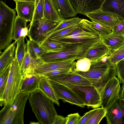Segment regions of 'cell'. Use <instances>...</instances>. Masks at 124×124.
<instances>
[{"label": "cell", "mask_w": 124, "mask_h": 124, "mask_svg": "<svg viewBox=\"0 0 124 124\" xmlns=\"http://www.w3.org/2000/svg\"><path fill=\"white\" fill-rule=\"evenodd\" d=\"M85 16L92 21L108 27L112 30L122 20L115 15L101 9L86 14Z\"/></svg>", "instance_id": "cell-13"}, {"label": "cell", "mask_w": 124, "mask_h": 124, "mask_svg": "<svg viewBox=\"0 0 124 124\" xmlns=\"http://www.w3.org/2000/svg\"><path fill=\"white\" fill-rule=\"evenodd\" d=\"M89 22L101 37L109 35L112 33V29L108 27L93 21L89 20Z\"/></svg>", "instance_id": "cell-32"}, {"label": "cell", "mask_w": 124, "mask_h": 124, "mask_svg": "<svg viewBox=\"0 0 124 124\" xmlns=\"http://www.w3.org/2000/svg\"><path fill=\"white\" fill-rule=\"evenodd\" d=\"M101 39L92 40L75 47H65L60 52H45L40 59L44 62H50L70 60H75L83 58L88 50Z\"/></svg>", "instance_id": "cell-5"}, {"label": "cell", "mask_w": 124, "mask_h": 124, "mask_svg": "<svg viewBox=\"0 0 124 124\" xmlns=\"http://www.w3.org/2000/svg\"><path fill=\"white\" fill-rule=\"evenodd\" d=\"M26 45V50L30 55L33 63L40 59L41 56L46 52L39 43L30 39L27 40Z\"/></svg>", "instance_id": "cell-27"}, {"label": "cell", "mask_w": 124, "mask_h": 124, "mask_svg": "<svg viewBox=\"0 0 124 124\" xmlns=\"http://www.w3.org/2000/svg\"><path fill=\"white\" fill-rule=\"evenodd\" d=\"M73 72L88 80L91 83L93 81L95 76L96 70L90 68L86 72H83L73 70Z\"/></svg>", "instance_id": "cell-39"}, {"label": "cell", "mask_w": 124, "mask_h": 124, "mask_svg": "<svg viewBox=\"0 0 124 124\" xmlns=\"http://www.w3.org/2000/svg\"><path fill=\"white\" fill-rule=\"evenodd\" d=\"M122 100L123 101V102H124V98L122 99Z\"/></svg>", "instance_id": "cell-49"}, {"label": "cell", "mask_w": 124, "mask_h": 124, "mask_svg": "<svg viewBox=\"0 0 124 124\" xmlns=\"http://www.w3.org/2000/svg\"><path fill=\"white\" fill-rule=\"evenodd\" d=\"M124 20V0H106L101 8Z\"/></svg>", "instance_id": "cell-21"}, {"label": "cell", "mask_w": 124, "mask_h": 124, "mask_svg": "<svg viewBox=\"0 0 124 124\" xmlns=\"http://www.w3.org/2000/svg\"><path fill=\"white\" fill-rule=\"evenodd\" d=\"M107 57L110 62L116 64L124 58V45L116 50L111 51Z\"/></svg>", "instance_id": "cell-30"}, {"label": "cell", "mask_w": 124, "mask_h": 124, "mask_svg": "<svg viewBox=\"0 0 124 124\" xmlns=\"http://www.w3.org/2000/svg\"><path fill=\"white\" fill-rule=\"evenodd\" d=\"M101 39V36L90 24L89 20L83 19L79 25L71 31L62 37L48 40L68 48L77 47L90 41Z\"/></svg>", "instance_id": "cell-1"}, {"label": "cell", "mask_w": 124, "mask_h": 124, "mask_svg": "<svg viewBox=\"0 0 124 124\" xmlns=\"http://www.w3.org/2000/svg\"><path fill=\"white\" fill-rule=\"evenodd\" d=\"M16 9L17 16L27 22H31L34 10V2L23 1H15Z\"/></svg>", "instance_id": "cell-19"}, {"label": "cell", "mask_w": 124, "mask_h": 124, "mask_svg": "<svg viewBox=\"0 0 124 124\" xmlns=\"http://www.w3.org/2000/svg\"><path fill=\"white\" fill-rule=\"evenodd\" d=\"M91 64V61L88 59L83 58L79 59L76 63L74 70L86 72L90 69Z\"/></svg>", "instance_id": "cell-36"}, {"label": "cell", "mask_w": 124, "mask_h": 124, "mask_svg": "<svg viewBox=\"0 0 124 124\" xmlns=\"http://www.w3.org/2000/svg\"><path fill=\"white\" fill-rule=\"evenodd\" d=\"M105 117L108 124H124V104L119 97L107 109Z\"/></svg>", "instance_id": "cell-14"}, {"label": "cell", "mask_w": 124, "mask_h": 124, "mask_svg": "<svg viewBox=\"0 0 124 124\" xmlns=\"http://www.w3.org/2000/svg\"><path fill=\"white\" fill-rule=\"evenodd\" d=\"M78 24L64 28L54 32L49 36L46 40H50L62 37L71 31L79 25Z\"/></svg>", "instance_id": "cell-33"}, {"label": "cell", "mask_w": 124, "mask_h": 124, "mask_svg": "<svg viewBox=\"0 0 124 124\" xmlns=\"http://www.w3.org/2000/svg\"><path fill=\"white\" fill-rule=\"evenodd\" d=\"M32 62V60L30 55L26 50L22 66V71L23 74L30 70Z\"/></svg>", "instance_id": "cell-38"}, {"label": "cell", "mask_w": 124, "mask_h": 124, "mask_svg": "<svg viewBox=\"0 0 124 124\" xmlns=\"http://www.w3.org/2000/svg\"><path fill=\"white\" fill-rule=\"evenodd\" d=\"M15 1H27V2H35V0H13Z\"/></svg>", "instance_id": "cell-47"}, {"label": "cell", "mask_w": 124, "mask_h": 124, "mask_svg": "<svg viewBox=\"0 0 124 124\" xmlns=\"http://www.w3.org/2000/svg\"><path fill=\"white\" fill-rule=\"evenodd\" d=\"M69 0L78 14L85 15L101 9L106 0Z\"/></svg>", "instance_id": "cell-15"}, {"label": "cell", "mask_w": 124, "mask_h": 124, "mask_svg": "<svg viewBox=\"0 0 124 124\" xmlns=\"http://www.w3.org/2000/svg\"><path fill=\"white\" fill-rule=\"evenodd\" d=\"M27 22L16 16L13 28V40L16 41L19 39L28 36L29 30Z\"/></svg>", "instance_id": "cell-23"}, {"label": "cell", "mask_w": 124, "mask_h": 124, "mask_svg": "<svg viewBox=\"0 0 124 124\" xmlns=\"http://www.w3.org/2000/svg\"><path fill=\"white\" fill-rule=\"evenodd\" d=\"M39 89L54 103L60 106L59 99L46 77L41 76L39 81Z\"/></svg>", "instance_id": "cell-24"}, {"label": "cell", "mask_w": 124, "mask_h": 124, "mask_svg": "<svg viewBox=\"0 0 124 124\" xmlns=\"http://www.w3.org/2000/svg\"><path fill=\"white\" fill-rule=\"evenodd\" d=\"M35 4L34 13L31 21L43 17L44 0H35Z\"/></svg>", "instance_id": "cell-34"}, {"label": "cell", "mask_w": 124, "mask_h": 124, "mask_svg": "<svg viewBox=\"0 0 124 124\" xmlns=\"http://www.w3.org/2000/svg\"><path fill=\"white\" fill-rule=\"evenodd\" d=\"M41 77L40 75L31 72L23 74L21 92L30 94L38 89Z\"/></svg>", "instance_id": "cell-18"}, {"label": "cell", "mask_w": 124, "mask_h": 124, "mask_svg": "<svg viewBox=\"0 0 124 124\" xmlns=\"http://www.w3.org/2000/svg\"><path fill=\"white\" fill-rule=\"evenodd\" d=\"M72 90L88 108L95 109L101 106L100 92L92 85H63Z\"/></svg>", "instance_id": "cell-7"}, {"label": "cell", "mask_w": 124, "mask_h": 124, "mask_svg": "<svg viewBox=\"0 0 124 124\" xmlns=\"http://www.w3.org/2000/svg\"><path fill=\"white\" fill-rule=\"evenodd\" d=\"M46 77L48 80L62 85H92L88 80L75 73L72 71L68 73Z\"/></svg>", "instance_id": "cell-16"}, {"label": "cell", "mask_w": 124, "mask_h": 124, "mask_svg": "<svg viewBox=\"0 0 124 124\" xmlns=\"http://www.w3.org/2000/svg\"><path fill=\"white\" fill-rule=\"evenodd\" d=\"M23 37L18 39L16 42V45L15 56L18 60L19 65L22 68L24 58L26 54V44L25 42V38Z\"/></svg>", "instance_id": "cell-28"}, {"label": "cell", "mask_w": 124, "mask_h": 124, "mask_svg": "<svg viewBox=\"0 0 124 124\" xmlns=\"http://www.w3.org/2000/svg\"><path fill=\"white\" fill-rule=\"evenodd\" d=\"M60 17L62 19L74 17L78 14L69 0H52Z\"/></svg>", "instance_id": "cell-20"}, {"label": "cell", "mask_w": 124, "mask_h": 124, "mask_svg": "<svg viewBox=\"0 0 124 124\" xmlns=\"http://www.w3.org/2000/svg\"><path fill=\"white\" fill-rule=\"evenodd\" d=\"M99 108L94 109L86 112L83 116L80 117L77 124H86L98 110Z\"/></svg>", "instance_id": "cell-42"}, {"label": "cell", "mask_w": 124, "mask_h": 124, "mask_svg": "<svg viewBox=\"0 0 124 124\" xmlns=\"http://www.w3.org/2000/svg\"><path fill=\"white\" fill-rule=\"evenodd\" d=\"M112 30V32L114 34L123 36L124 34V20H122L114 27Z\"/></svg>", "instance_id": "cell-44"}, {"label": "cell", "mask_w": 124, "mask_h": 124, "mask_svg": "<svg viewBox=\"0 0 124 124\" xmlns=\"http://www.w3.org/2000/svg\"><path fill=\"white\" fill-rule=\"evenodd\" d=\"M67 118L62 116L56 115L54 118L53 124H66Z\"/></svg>", "instance_id": "cell-45"}, {"label": "cell", "mask_w": 124, "mask_h": 124, "mask_svg": "<svg viewBox=\"0 0 124 124\" xmlns=\"http://www.w3.org/2000/svg\"><path fill=\"white\" fill-rule=\"evenodd\" d=\"M43 17L57 22L63 20L60 17L52 0H44Z\"/></svg>", "instance_id": "cell-25"}, {"label": "cell", "mask_w": 124, "mask_h": 124, "mask_svg": "<svg viewBox=\"0 0 124 124\" xmlns=\"http://www.w3.org/2000/svg\"><path fill=\"white\" fill-rule=\"evenodd\" d=\"M103 42L109 47L111 51L116 50L124 45V37L123 35L112 33L101 37Z\"/></svg>", "instance_id": "cell-26"}, {"label": "cell", "mask_w": 124, "mask_h": 124, "mask_svg": "<svg viewBox=\"0 0 124 124\" xmlns=\"http://www.w3.org/2000/svg\"><path fill=\"white\" fill-rule=\"evenodd\" d=\"M15 9L9 7L0 1V45L4 47L10 45L13 40V28L16 17Z\"/></svg>", "instance_id": "cell-6"}, {"label": "cell", "mask_w": 124, "mask_h": 124, "mask_svg": "<svg viewBox=\"0 0 124 124\" xmlns=\"http://www.w3.org/2000/svg\"><path fill=\"white\" fill-rule=\"evenodd\" d=\"M73 69L67 68L57 69L44 73L40 75L46 77H49L69 73L72 71Z\"/></svg>", "instance_id": "cell-41"}, {"label": "cell", "mask_w": 124, "mask_h": 124, "mask_svg": "<svg viewBox=\"0 0 124 124\" xmlns=\"http://www.w3.org/2000/svg\"><path fill=\"white\" fill-rule=\"evenodd\" d=\"M107 109L102 108H99L98 110L86 124H98L105 116Z\"/></svg>", "instance_id": "cell-35"}, {"label": "cell", "mask_w": 124, "mask_h": 124, "mask_svg": "<svg viewBox=\"0 0 124 124\" xmlns=\"http://www.w3.org/2000/svg\"><path fill=\"white\" fill-rule=\"evenodd\" d=\"M47 80L59 99L81 108L85 107L84 102L69 88L62 84Z\"/></svg>", "instance_id": "cell-11"}, {"label": "cell", "mask_w": 124, "mask_h": 124, "mask_svg": "<svg viewBox=\"0 0 124 124\" xmlns=\"http://www.w3.org/2000/svg\"><path fill=\"white\" fill-rule=\"evenodd\" d=\"M82 19L77 17L63 20L55 28L49 32L48 36L52 33L64 28L79 23Z\"/></svg>", "instance_id": "cell-31"}, {"label": "cell", "mask_w": 124, "mask_h": 124, "mask_svg": "<svg viewBox=\"0 0 124 124\" xmlns=\"http://www.w3.org/2000/svg\"><path fill=\"white\" fill-rule=\"evenodd\" d=\"M30 94L20 92L12 104L4 106L0 111V124H24V109Z\"/></svg>", "instance_id": "cell-4"}, {"label": "cell", "mask_w": 124, "mask_h": 124, "mask_svg": "<svg viewBox=\"0 0 124 124\" xmlns=\"http://www.w3.org/2000/svg\"><path fill=\"white\" fill-rule=\"evenodd\" d=\"M11 63L0 73V97L2 95L8 80L11 68Z\"/></svg>", "instance_id": "cell-37"}, {"label": "cell", "mask_w": 124, "mask_h": 124, "mask_svg": "<svg viewBox=\"0 0 124 124\" xmlns=\"http://www.w3.org/2000/svg\"><path fill=\"white\" fill-rule=\"evenodd\" d=\"M22 68L20 66L16 57L11 63L7 84L0 97V105L2 107L12 104L21 92L23 78Z\"/></svg>", "instance_id": "cell-3"}, {"label": "cell", "mask_w": 124, "mask_h": 124, "mask_svg": "<svg viewBox=\"0 0 124 124\" xmlns=\"http://www.w3.org/2000/svg\"><path fill=\"white\" fill-rule=\"evenodd\" d=\"M30 124H40L38 122H30Z\"/></svg>", "instance_id": "cell-48"}, {"label": "cell", "mask_w": 124, "mask_h": 124, "mask_svg": "<svg viewBox=\"0 0 124 124\" xmlns=\"http://www.w3.org/2000/svg\"><path fill=\"white\" fill-rule=\"evenodd\" d=\"M60 23L44 17L33 20L30 23L28 36L30 39L40 44L46 39L49 32Z\"/></svg>", "instance_id": "cell-8"}, {"label": "cell", "mask_w": 124, "mask_h": 124, "mask_svg": "<svg viewBox=\"0 0 124 124\" xmlns=\"http://www.w3.org/2000/svg\"><path fill=\"white\" fill-rule=\"evenodd\" d=\"M75 60H70L50 62H44L40 60L36 62L31 69L28 72L41 74L44 73L60 69H72L76 67Z\"/></svg>", "instance_id": "cell-12"}, {"label": "cell", "mask_w": 124, "mask_h": 124, "mask_svg": "<svg viewBox=\"0 0 124 124\" xmlns=\"http://www.w3.org/2000/svg\"><path fill=\"white\" fill-rule=\"evenodd\" d=\"M119 97L121 99L124 98V84H123L121 87L119 93Z\"/></svg>", "instance_id": "cell-46"}, {"label": "cell", "mask_w": 124, "mask_h": 124, "mask_svg": "<svg viewBox=\"0 0 124 124\" xmlns=\"http://www.w3.org/2000/svg\"><path fill=\"white\" fill-rule=\"evenodd\" d=\"M81 117L78 113L69 114L66 117V124H77Z\"/></svg>", "instance_id": "cell-43"}, {"label": "cell", "mask_w": 124, "mask_h": 124, "mask_svg": "<svg viewBox=\"0 0 124 124\" xmlns=\"http://www.w3.org/2000/svg\"><path fill=\"white\" fill-rule=\"evenodd\" d=\"M40 45L45 52H59L62 51L64 48L61 44L47 40H45Z\"/></svg>", "instance_id": "cell-29"}, {"label": "cell", "mask_w": 124, "mask_h": 124, "mask_svg": "<svg viewBox=\"0 0 124 124\" xmlns=\"http://www.w3.org/2000/svg\"><path fill=\"white\" fill-rule=\"evenodd\" d=\"M16 42H14L6 48L0 54V73L2 72L13 60L15 55Z\"/></svg>", "instance_id": "cell-22"}, {"label": "cell", "mask_w": 124, "mask_h": 124, "mask_svg": "<svg viewBox=\"0 0 124 124\" xmlns=\"http://www.w3.org/2000/svg\"><path fill=\"white\" fill-rule=\"evenodd\" d=\"M123 36H124V35H123Z\"/></svg>", "instance_id": "cell-50"}, {"label": "cell", "mask_w": 124, "mask_h": 124, "mask_svg": "<svg viewBox=\"0 0 124 124\" xmlns=\"http://www.w3.org/2000/svg\"><path fill=\"white\" fill-rule=\"evenodd\" d=\"M120 82L116 77L110 80L100 93L101 106L107 109L119 98Z\"/></svg>", "instance_id": "cell-10"}, {"label": "cell", "mask_w": 124, "mask_h": 124, "mask_svg": "<svg viewBox=\"0 0 124 124\" xmlns=\"http://www.w3.org/2000/svg\"><path fill=\"white\" fill-rule=\"evenodd\" d=\"M28 99L38 122L41 124H53L57 114L54 103L39 89L30 93Z\"/></svg>", "instance_id": "cell-2"}, {"label": "cell", "mask_w": 124, "mask_h": 124, "mask_svg": "<svg viewBox=\"0 0 124 124\" xmlns=\"http://www.w3.org/2000/svg\"><path fill=\"white\" fill-rule=\"evenodd\" d=\"M111 51L110 47L105 45L101 39L88 50L84 58H87L91 61H94L107 55Z\"/></svg>", "instance_id": "cell-17"}, {"label": "cell", "mask_w": 124, "mask_h": 124, "mask_svg": "<svg viewBox=\"0 0 124 124\" xmlns=\"http://www.w3.org/2000/svg\"><path fill=\"white\" fill-rule=\"evenodd\" d=\"M95 70L96 71L92 84L100 93L108 81L117 76L116 64L112 63L107 58L104 63Z\"/></svg>", "instance_id": "cell-9"}, {"label": "cell", "mask_w": 124, "mask_h": 124, "mask_svg": "<svg viewBox=\"0 0 124 124\" xmlns=\"http://www.w3.org/2000/svg\"><path fill=\"white\" fill-rule=\"evenodd\" d=\"M117 76L120 83L124 84V58L116 64Z\"/></svg>", "instance_id": "cell-40"}]
</instances>
